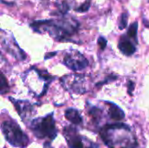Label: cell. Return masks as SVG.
<instances>
[{
  "label": "cell",
  "mask_w": 149,
  "mask_h": 148,
  "mask_svg": "<svg viewBox=\"0 0 149 148\" xmlns=\"http://www.w3.org/2000/svg\"><path fill=\"white\" fill-rule=\"evenodd\" d=\"M100 135L109 148H136L138 147V142L132 129L123 123L105 126L100 131Z\"/></svg>",
  "instance_id": "1"
},
{
  "label": "cell",
  "mask_w": 149,
  "mask_h": 148,
  "mask_svg": "<svg viewBox=\"0 0 149 148\" xmlns=\"http://www.w3.org/2000/svg\"><path fill=\"white\" fill-rule=\"evenodd\" d=\"M29 127L33 135L40 140L49 139L50 140H53L58 135L53 113L47 114L43 118H38L31 120Z\"/></svg>",
  "instance_id": "2"
},
{
  "label": "cell",
  "mask_w": 149,
  "mask_h": 148,
  "mask_svg": "<svg viewBox=\"0 0 149 148\" xmlns=\"http://www.w3.org/2000/svg\"><path fill=\"white\" fill-rule=\"evenodd\" d=\"M2 133L7 142L12 147L25 148L30 143L28 136L22 131L20 126L14 120H5L1 125Z\"/></svg>",
  "instance_id": "3"
},
{
  "label": "cell",
  "mask_w": 149,
  "mask_h": 148,
  "mask_svg": "<svg viewBox=\"0 0 149 148\" xmlns=\"http://www.w3.org/2000/svg\"><path fill=\"white\" fill-rule=\"evenodd\" d=\"M63 134L70 148H99L100 146L89 139L79 133L77 129L72 126H65L63 129Z\"/></svg>",
  "instance_id": "4"
},
{
  "label": "cell",
  "mask_w": 149,
  "mask_h": 148,
  "mask_svg": "<svg viewBox=\"0 0 149 148\" xmlns=\"http://www.w3.org/2000/svg\"><path fill=\"white\" fill-rule=\"evenodd\" d=\"M64 64L72 71H81L88 66V60L79 51L71 50L64 58Z\"/></svg>",
  "instance_id": "5"
},
{
  "label": "cell",
  "mask_w": 149,
  "mask_h": 148,
  "mask_svg": "<svg viewBox=\"0 0 149 148\" xmlns=\"http://www.w3.org/2000/svg\"><path fill=\"white\" fill-rule=\"evenodd\" d=\"M84 78L83 75L71 74L62 77L61 82L66 90L75 93H84L86 92L84 85Z\"/></svg>",
  "instance_id": "6"
},
{
  "label": "cell",
  "mask_w": 149,
  "mask_h": 148,
  "mask_svg": "<svg viewBox=\"0 0 149 148\" xmlns=\"http://www.w3.org/2000/svg\"><path fill=\"white\" fill-rule=\"evenodd\" d=\"M10 100L14 105L17 113L21 117V119L25 121L26 119H29L33 112V106L28 102V101H23V100H16L12 98H10Z\"/></svg>",
  "instance_id": "7"
},
{
  "label": "cell",
  "mask_w": 149,
  "mask_h": 148,
  "mask_svg": "<svg viewBox=\"0 0 149 148\" xmlns=\"http://www.w3.org/2000/svg\"><path fill=\"white\" fill-rule=\"evenodd\" d=\"M118 48L126 56H131L136 51L135 45L127 38H126V35H123V37H121L118 44Z\"/></svg>",
  "instance_id": "8"
},
{
  "label": "cell",
  "mask_w": 149,
  "mask_h": 148,
  "mask_svg": "<svg viewBox=\"0 0 149 148\" xmlns=\"http://www.w3.org/2000/svg\"><path fill=\"white\" fill-rule=\"evenodd\" d=\"M106 103L108 105V115L112 120L115 121H120L125 118L124 112L117 105L108 101H107Z\"/></svg>",
  "instance_id": "9"
},
{
  "label": "cell",
  "mask_w": 149,
  "mask_h": 148,
  "mask_svg": "<svg viewBox=\"0 0 149 148\" xmlns=\"http://www.w3.org/2000/svg\"><path fill=\"white\" fill-rule=\"evenodd\" d=\"M65 119L72 122L74 125H81L83 123V120L81 115L79 114V111L74 109V108H68L67 110H65Z\"/></svg>",
  "instance_id": "10"
},
{
  "label": "cell",
  "mask_w": 149,
  "mask_h": 148,
  "mask_svg": "<svg viewBox=\"0 0 149 148\" xmlns=\"http://www.w3.org/2000/svg\"><path fill=\"white\" fill-rule=\"evenodd\" d=\"M88 113L94 122H96L97 124H99L100 122V120L102 119V115H103V111L100 108L91 105L88 109Z\"/></svg>",
  "instance_id": "11"
},
{
  "label": "cell",
  "mask_w": 149,
  "mask_h": 148,
  "mask_svg": "<svg viewBox=\"0 0 149 148\" xmlns=\"http://www.w3.org/2000/svg\"><path fill=\"white\" fill-rule=\"evenodd\" d=\"M137 31H138V23L134 22L130 25L127 31V37L130 38H134L137 42Z\"/></svg>",
  "instance_id": "12"
},
{
  "label": "cell",
  "mask_w": 149,
  "mask_h": 148,
  "mask_svg": "<svg viewBox=\"0 0 149 148\" xmlns=\"http://www.w3.org/2000/svg\"><path fill=\"white\" fill-rule=\"evenodd\" d=\"M127 22H128V13L123 12L119 18V24H118L119 29L120 30L126 29V27L127 25Z\"/></svg>",
  "instance_id": "13"
},
{
  "label": "cell",
  "mask_w": 149,
  "mask_h": 148,
  "mask_svg": "<svg viewBox=\"0 0 149 148\" xmlns=\"http://www.w3.org/2000/svg\"><path fill=\"white\" fill-rule=\"evenodd\" d=\"M9 89V86H8V83H7V80L4 77L3 74H2L1 76V79H0V90H1V93L3 94L5 93Z\"/></svg>",
  "instance_id": "14"
},
{
  "label": "cell",
  "mask_w": 149,
  "mask_h": 148,
  "mask_svg": "<svg viewBox=\"0 0 149 148\" xmlns=\"http://www.w3.org/2000/svg\"><path fill=\"white\" fill-rule=\"evenodd\" d=\"M90 5H91L90 1H86V2H85L84 3H82L80 6H79L78 8H76L75 10L78 11V12H86V11H87V10H89Z\"/></svg>",
  "instance_id": "15"
},
{
  "label": "cell",
  "mask_w": 149,
  "mask_h": 148,
  "mask_svg": "<svg viewBox=\"0 0 149 148\" xmlns=\"http://www.w3.org/2000/svg\"><path fill=\"white\" fill-rule=\"evenodd\" d=\"M58 10H60V13L63 14V15L66 14L68 12V10H69V5L65 2L61 3L59 5H58Z\"/></svg>",
  "instance_id": "16"
},
{
  "label": "cell",
  "mask_w": 149,
  "mask_h": 148,
  "mask_svg": "<svg viewBox=\"0 0 149 148\" xmlns=\"http://www.w3.org/2000/svg\"><path fill=\"white\" fill-rule=\"evenodd\" d=\"M107 44V40L104 37H100L98 38V44H99V46H100V48L101 50H105L106 49Z\"/></svg>",
  "instance_id": "17"
},
{
  "label": "cell",
  "mask_w": 149,
  "mask_h": 148,
  "mask_svg": "<svg viewBox=\"0 0 149 148\" xmlns=\"http://www.w3.org/2000/svg\"><path fill=\"white\" fill-rule=\"evenodd\" d=\"M128 85H127V92H128V93H129V95H132L133 94V92H134V82H133V81H128V83H127Z\"/></svg>",
  "instance_id": "18"
},
{
  "label": "cell",
  "mask_w": 149,
  "mask_h": 148,
  "mask_svg": "<svg viewBox=\"0 0 149 148\" xmlns=\"http://www.w3.org/2000/svg\"><path fill=\"white\" fill-rule=\"evenodd\" d=\"M57 54V52H52V53H49V54H46L45 55V59H47L48 58H52V56H54V55H56Z\"/></svg>",
  "instance_id": "19"
},
{
  "label": "cell",
  "mask_w": 149,
  "mask_h": 148,
  "mask_svg": "<svg viewBox=\"0 0 149 148\" xmlns=\"http://www.w3.org/2000/svg\"><path fill=\"white\" fill-rule=\"evenodd\" d=\"M43 148H53L52 146H51V144L49 143V142H45V144H44V147Z\"/></svg>",
  "instance_id": "20"
},
{
  "label": "cell",
  "mask_w": 149,
  "mask_h": 148,
  "mask_svg": "<svg viewBox=\"0 0 149 148\" xmlns=\"http://www.w3.org/2000/svg\"><path fill=\"white\" fill-rule=\"evenodd\" d=\"M4 148H5V147H4Z\"/></svg>",
  "instance_id": "21"
}]
</instances>
